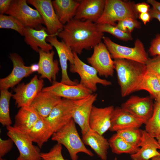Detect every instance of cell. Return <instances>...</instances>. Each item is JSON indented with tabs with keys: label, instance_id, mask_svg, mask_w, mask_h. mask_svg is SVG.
Returning a JSON list of instances; mask_svg holds the SVG:
<instances>
[{
	"label": "cell",
	"instance_id": "cell-1",
	"mask_svg": "<svg viewBox=\"0 0 160 160\" xmlns=\"http://www.w3.org/2000/svg\"><path fill=\"white\" fill-rule=\"evenodd\" d=\"M57 36L73 52L79 55L84 49L94 48L101 42L104 33L98 30L97 24L91 21L73 19L63 25Z\"/></svg>",
	"mask_w": 160,
	"mask_h": 160
},
{
	"label": "cell",
	"instance_id": "cell-2",
	"mask_svg": "<svg viewBox=\"0 0 160 160\" xmlns=\"http://www.w3.org/2000/svg\"><path fill=\"white\" fill-rule=\"evenodd\" d=\"M114 63L122 96L139 91L147 71L145 64L125 59H114Z\"/></svg>",
	"mask_w": 160,
	"mask_h": 160
},
{
	"label": "cell",
	"instance_id": "cell-3",
	"mask_svg": "<svg viewBox=\"0 0 160 160\" xmlns=\"http://www.w3.org/2000/svg\"><path fill=\"white\" fill-rule=\"evenodd\" d=\"M51 139L66 148L71 160H78V154L80 152L91 157L94 156L93 153L86 147L80 138L72 118L67 124L54 133Z\"/></svg>",
	"mask_w": 160,
	"mask_h": 160
},
{
	"label": "cell",
	"instance_id": "cell-4",
	"mask_svg": "<svg viewBox=\"0 0 160 160\" xmlns=\"http://www.w3.org/2000/svg\"><path fill=\"white\" fill-rule=\"evenodd\" d=\"M135 4L130 1L106 0L103 12L97 21V24H108L116 26L115 22L127 18L136 19L138 16Z\"/></svg>",
	"mask_w": 160,
	"mask_h": 160
},
{
	"label": "cell",
	"instance_id": "cell-5",
	"mask_svg": "<svg viewBox=\"0 0 160 160\" xmlns=\"http://www.w3.org/2000/svg\"><path fill=\"white\" fill-rule=\"evenodd\" d=\"M111 57L114 59H125L145 64L148 58L144 45L139 39L135 40L133 47L118 44L106 36L103 38Z\"/></svg>",
	"mask_w": 160,
	"mask_h": 160
},
{
	"label": "cell",
	"instance_id": "cell-6",
	"mask_svg": "<svg viewBox=\"0 0 160 160\" xmlns=\"http://www.w3.org/2000/svg\"><path fill=\"white\" fill-rule=\"evenodd\" d=\"M26 0H12L9 9L5 13L20 21L25 27L36 29L44 28V21L39 12L28 5Z\"/></svg>",
	"mask_w": 160,
	"mask_h": 160
},
{
	"label": "cell",
	"instance_id": "cell-7",
	"mask_svg": "<svg viewBox=\"0 0 160 160\" xmlns=\"http://www.w3.org/2000/svg\"><path fill=\"white\" fill-rule=\"evenodd\" d=\"M6 128L7 135L13 140L19 152L16 160H42L40 148L33 144L26 133L11 126Z\"/></svg>",
	"mask_w": 160,
	"mask_h": 160
},
{
	"label": "cell",
	"instance_id": "cell-8",
	"mask_svg": "<svg viewBox=\"0 0 160 160\" xmlns=\"http://www.w3.org/2000/svg\"><path fill=\"white\" fill-rule=\"evenodd\" d=\"M73 53L74 63L70 65V71L79 75L81 79L80 84L93 92L97 90L98 84L104 86L111 84V81L99 78L97 75V71L94 68L84 63L79 58L78 54L75 52Z\"/></svg>",
	"mask_w": 160,
	"mask_h": 160
},
{
	"label": "cell",
	"instance_id": "cell-9",
	"mask_svg": "<svg viewBox=\"0 0 160 160\" xmlns=\"http://www.w3.org/2000/svg\"><path fill=\"white\" fill-rule=\"evenodd\" d=\"M44 83L43 79H39L35 75L28 83H22L14 88V93L12 97L15 100L17 107L30 106L34 99L41 92Z\"/></svg>",
	"mask_w": 160,
	"mask_h": 160
},
{
	"label": "cell",
	"instance_id": "cell-10",
	"mask_svg": "<svg viewBox=\"0 0 160 160\" xmlns=\"http://www.w3.org/2000/svg\"><path fill=\"white\" fill-rule=\"evenodd\" d=\"M87 60L100 76L107 77L113 75L114 61L104 43L101 42L93 48L92 54L87 58Z\"/></svg>",
	"mask_w": 160,
	"mask_h": 160
},
{
	"label": "cell",
	"instance_id": "cell-11",
	"mask_svg": "<svg viewBox=\"0 0 160 160\" xmlns=\"http://www.w3.org/2000/svg\"><path fill=\"white\" fill-rule=\"evenodd\" d=\"M28 3L33 6L41 15L50 35L57 36L63 28V25L59 21L51 0H28Z\"/></svg>",
	"mask_w": 160,
	"mask_h": 160
},
{
	"label": "cell",
	"instance_id": "cell-12",
	"mask_svg": "<svg viewBox=\"0 0 160 160\" xmlns=\"http://www.w3.org/2000/svg\"><path fill=\"white\" fill-rule=\"evenodd\" d=\"M9 57L13 63V69L9 75L0 79V89L12 88L18 84L23 78L35 72L32 65L30 66L25 65L22 58L17 54L11 53Z\"/></svg>",
	"mask_w": 160,
	"mask_h": 160
},
{
	"label": "cell",
	"instance_id": "cell-13",
	"mask_svg": "<svg viewBox=\"0 0 160 160\" xmlns=\"http://www.w3.org/2000/svg\"><path fill=\"white\" fill-rule=\"evenodd\" d=\"M97 97V94L92 93L82 99L73 100L72 119L80 128L82 135L90 129L89 119L93 104Z\"/></svg>",
	"mask_w": 160,
	"mask_h": 160
},
{
	"label": "cell",
	"instance_id": "cell-14",
	"mask_svg": "<svg viewBox=\"0 0 160 160\" xmlns=\"http://www.w3.org/2000/svg\"><path fill=\"white\" fill-rule=\"evenodd\" d=\"M73 107V100L62 98L49 116L45 118L54 133L67 124L72 118Z\"/></svg>",
	"mask_w": 160,
	"mask_h": 160
},
{
	"label": "cell",
	"instance_id": "cell-15",
	"mask_svg": "<svg viewBox=\"0 0 160 160\" xmlns=\"http://www.w3.org/2000/svg\"><path fill=\"white\" fill-rule=\"evenodd\" d=\"M42 91L49 92L58 97L72 100L82 99L93 93L79 83L71 85L55 81L49 86L43 88Z\"/></svg>",
	"mask_w": 160,
	"mask_h": 160
},
{
	"label": "cell",
	"instance_id": "cell-16",
	"mask_svg": "<svg viewBox=\"0 0 160 160\" xmlns=\"http://www.w3.org/2000/svg\"><path fill=\"white\" fill-rule=\"evenodd\" d=\"M46 41L55 48L58 54L62 72L60 82L71 85L77 84L69 78L67 71L68 61H69L70 65L74 63V54L71 48L63 41H59L56 36L48 37Z\"/></svg>",
	"mask_w": 160,
	"mask_h": 160
},
{
	"label": "cell",
	"instance_id": "cell-17",
	"mask_svg": "<svg viewBox=\"0 0 160 160\" xmlns=\"http://www.w3.org/2000/svg\"><path fill=\"white\" fill-rule=\"evenodd\" d=\"M121 108L146 123L153 114L154 104L150 97L133 96L123 103Z\"/></svg>",
	"mask_w": 160,
	"mask_h": 160
},
{
	"label": "cell",
	"instance_id": "cell-18",
	"mask_svg": "<svg viewBox=\"0 0 160 160\" xmlns=\"http://www.w3.org/2000/svg\"><path fill=\"white\" fill-rule=\"evenodd\" d=\"M111 126L109 130L111 132L130 128H139L146 122L125 111L121 107L114 108L111 116Z\"/></svg>",
	"mask_w": 160,
	"mask_h": 160
},
{
	"label": "cell",
	"instance_id": "cell-19",
	"mask_svg": "<svg viewBox=\"0 0 160 160\" xmlns=\"http://www.w3.org/2000/svg\"><path fill=\"white\" fill-rule=\"evenodd\" d=\"M114 109L110 105L103 108L93 106L89 120L90 129L103 135L109 130L111 126V116Z\"/></svg>",
	"mask_w": 160,
	"mask_h": 160
},
{
	"label": "cell",
	"instance_id": "cell-20",
	"mask_svg": "<svg viewBox=\"0 0 160 160\" xmlns=\"http://www.w3.org/2000/svg\"><path fill=\"white\" fill-rule=\"evenodd\" d=\"M105 0L80 1L74 19L80 20H90L95 23L103 12Z\"/></svg>",
	"mask_w": 160,
	"mask_h": 160
},
{
	"label": "cell",
	"instance_id": "cell-21",
	"mask_svg": "<svg viewBox=\"0 0 160 160\" xmlns=\"http://www.w3.org/2000/svg\"><path fill=\"white\" fill-rule=\"evenodd\" d=\"M56 36L49 35L46 28L39 29L25 27L23 30L24 41L31 48L38 52L40 49L46 52L52 50V46L47 42V38L51 36Z\"/></svg>",
	"mask_w": 160,
	"mask_h": 160
},
{
	"label": "cell",
	"instance_id": "cell-22",
	"mask_svg": "<svg viewBox=\"0 0 160 160\" xmlns=\"http://www.w3.org/2000/svg\"><path fill=\"white\" fill-rule=\"evenodd\" d=\"M38 52L39 59L38 73L41 75V79L46 78L52 83L56 81L57 75L60 70L58 61L54 60L55 52L52 51L46 52L39 49Z\"/></svg>",
	"mask_w": 160,
	"mask_h": 160
},
{
	"label": "cell",
	"instance_id": "cell-23",
	"mask_svg": "<svg viewBox=\"0 0 160 160\" xmlns=\"http://www.w3.org/2000/svg\"><path fill=\"white\" fill-rule=\"evenodd\" d=\"M62 98L49 92L41 91L34 99L30 107L41 118H46Z\"/></svg>",
	"mask_w": 160,
	"mask_h": 160
},
{
	"label": "cell",
	"instance_id": "cell-24",
	"mask_svg": "<svg viewBox=\"0 0 160 160\" xmlns=\"http://www.w3.org/2000/svg\"><path fill=\"white\" fill-rule=\"evenodd\" d=\"M140 148L136 153L130 155L132 160H149L153 157L160 156L157 149L160 150V145L155 138L143 130Z\"/></svg>",
	"mask_w": 160,
	"mask_h": 160
},
{
	"label": "cell",
	"instance_id": "cell-25",
	"mask_svg": "<svg viewBox=\"0 0 160 160\" xmlns=\"http://www.w3.org/2000/svg\"><path fill=\"white\" fill-rule=\"evenodd\" d=\"M82 137L85 145L89 146L102 160H107L110 146L108 140L103 135L90 129Z\"/></svg>",
	"mask_w": 160,
	"mask_h": 160
},
{
	"label": "cell",
	"instance_id": "cell-26",
	"mask_svg": "<svg viewBox=\"0 0 160 160\" xmlns=\"http://www.w3.org/2000/svg\"><path fill=\"white\" fill-rule=\"evenodd\" d=\"M26 133L33 143L41 149L54 133L45 118H40Z\"/></svg>",
	"mask_w": 160,
	"mask_h": 160
},
{
	"label": "cell",
	"instance_id": "cell-27",
	"mask_svg": "<svg viewBox=\"0 0 160 160\" xmlns=\"http://www.w3.org/2000/svg\"><path fill=\"white\" fill-rule=\"evenodd\" d=\"M52 3L59 21L64 25L74 17L80 2L73 0H55Z\"/></svg>",
	"mask_w": 160,
	"mask_h": 160
},
{
	"label": "cell",
	"instance_id": "cell-28",
	"mask_svg": "<svg viewBox=\"0 0 160 160\" xmlns=\"http://www.w3.org/2000/svg\"><path fill=\"white\" fill-rule=\"evenodd\" d=\"M41 117L30 106L20 108L15 116L13 127L25 133Z\"/></svg>",
	"mask_w": 160,
	"mask_h": 160
},
{
	"label": "cell",
	"instance_id": "cell-29",
	"mask_svg": "<svg viewBox=\"0 0 160 160\" xmlns=\"http://www.w3.org/2000/svg\"><path fill=\"white\" fill-rule=\"evenodd\" d=\"M108 141L112 152L116 154L125 153L131 155L137 153L140 148L127 142L116 133L113 135Z\"/></svg>",
	"mask_w": 160,
	"mask_h": 160
},
{
	"label": "cell",
	"instance_id": "cell-30",
	"mask_svg": "<svg viewBox=\"0 0 160 160\" xmlns=\"http://www.w3.org/2000/svg\"><path fill=\"white\" fill-rule=\"evenodd\" d=\"M12 94L8 89H0V122L6 127L11 126L12 124L9 113V103Z\"/></svg>",
	"mask_w": 160,
	"mask_h": 160
},
{
	"label": "cell",
	"instance_id": "cell-31",
	"mask_svg": "<svg viewBox=\"0 0 160 160\" xmlns=\"http://www.w3.org/2000/svg\"><path fill=\"white\" fill-rule=\"evenodd\" d=\"M142 90L148 91L155 100L160 92V83L158 77L147 69L140 87L139 90Z\"/></svg>",
	"mask_w": 160,
	"mask_h": 160
},
{
	"label": "cell",
	"instance_id": "cell-32",
	"mask_svg": "<svg viewBox=\"0 0 160 160\" xmlns=\"http://www.w3.org/2000/svg\"><path fill=\"white\" fill-rule=\"evenodd\" d=\"M145 130L157 139L160 134V103L154 104L153 114L145 124Z\"/></svg>",
	"mask_w": 160,
	"mask_h": 160
},
{
	"label": "cell",
	"instance_id": "cell-33",
	"mask_svg": "<svg viewBox=\"0 0 160 160\" xmlns=\"http://www.w3.org/2000/svg\"><path fill=\"white\" fill-rule=\"evenodd\" d=\"M143 130L139 128H130L118 131L116 133L127 142L139 147Z\"/></svg>",
	"mask_w": 160,
	"mask_h": 160
},
{
	"label": "cell",
	"instance_id": "cell-34",
	"mask_svg": "<svg viewBox=\"0 0 160 160\" xmlns=\"http://www.w3.org/2000/svg\"><path fill=\"white\" fill-rule=\"evenodd\" d=\"M25 28L23 25L14 17L10 15H0V28L11 29L23 36Z\"/></svg>",
	"mask_w": 160,
	"mask_h": 160
},
{
	"label": "cell",
	"instance_id": "cell-35",
	"mask_svg": "<svg viewBox=\"0 0 160 160\" xmlns=\"http://www.w3.org/2000/svg\"><path fill=\"white\" fill-rule=\"evenodd\" d=\"M97 26L99 31L103 33H108L120 39L127 41L133 39L131 33H125L116 26L108 24H97Z\"/></svg>",
	"mask_w": 160,
	"mask_h": 160
},
{
	"label": "cell",
	"instance_id": "cell-36",
	"mask_svg": "<svg viewBox=\"0 0 160 160\" xmlns=\"http://www.w3.org/2000/svg\"><path fill=\"white\" fill-rule=\"evenodd\" d=\"M116 26L125 33H131L135 28H140L141 24L136 19L127 18L118 21Z\"/></svg>",
	"mask_w": 160,
	"mask_h": 160
},
{
	"label": "cell",
	"instance_id": "cell-37",
	"mask_svg": "<svg viewBox=\"0 0 160 160\" xmlns=\"http://www.w3.org/2000/svg\"><path fill=\"white\" fill-rule=\"evenodd\" d=\"M62 145L57 143L49 152L41 153L42 160H67L62 155Z\"/></svg>",
	"mask_w": 160,
	"mask_h": 160
},
{
	"label": "cell",
	"instance_id": "cell-38",
	"mask_svg": "<svg viewBox=\"0 0 160 160\" xmlns=\"http://www.w3.org/2000/svg\"><path fill=\"white\" fill-rule=\"evenodd\" d=\"M147 69L160 77V56L153 58H148L145 64Z\"/></svg>",
	"mask_w": 160,
	"mask_h": 160
},
{
	"label": "cell",
	"instance_id": "cell-39",
	"mask_svg": "<svg viewBox=\"0 0 160 160\" xmlns=\"http://www.w3.org/2000/svg\"><path fill=\"white\" fill-rule=\"evenodd\" d=\"M14 144L13 140L9 137L7 139L0 138V157L3 158L11 151Z\"/></svg>",
	"mask_w": 160,
	"mask_h": 160
},
{
	"label": "cell",
	"instance_id": "cell-40",
	"mask_svg": "<svg viewBox=\"0 0 160 160\" xmlns=\"http://www.w3.org/2000/svg\"><path fill=\"white\" fill-rule=\"evenodd\" d=\"M149 51L152 56H160V34H157L152 40Z\"/></svg>",
	"mask_w": 160,
	"mask_h": 160
},
{
	"label": "cell",
	"instance_id": "cell-41",
	"mask_svg": "<svg viewBox=\"0 0 160 160\" xmlns=\"http://www.w3.org/2000/svg\"><path fill=\"white\" fill-rule=\"evenodd\" d=\"M134 7L136 12L140 13L148 12L150 9V6L145 2L135 4Z\"/></svg>",
	"mask_w": 160,
	"mask_h": 160
},
{
	"label": "cell",
	"instance_id": "cell-42",
	"mask_svg": "<svg viewBox=\"0 0 160 160\" xmlns=\"http://www.w3.org/2000/svg\"><path fill=\"white\" fill-rule=\"evenodd\" d=\"M12 0H0V14H4L7 12L9 8Z\"/></svg>",
	"mask_w": 160,
	"mask_h": 160
},
{
	"label": "cell",
	"instance_id": "cell-43",
	"mask_svg": "<svg viewBox=\"0 0 160 160\" xmlns=\"http://www.w3.org/2000/svg\"><path fill=\"white\" fill-rule=\"evenodd\" d=\"M138 18L143 21V24L145 25L150 22L151 19L150 15L148 12L140 13L138 15Z\"/></svg>",
	"mask_w": 160,
	"mask_h": 160
},
{
	"label": "cell",
	"instance_id": "cell-44",
	"mask_svg": "<svg viewBox=\"0 0 160 160\" xmlns=\"http://www.w3.org/2000/svg\"><path fill=\"white\" fill-rule=\"evenodd\" d=\"M151 19L156 18L160 22V12L155 8L152 7L151 8L148 12Z\"/></svg>",
	"mask_w": 160,
	"mask_h": 160
},
{
	"label": "cell",
	"instance_id": "cell-45",
	"mask_svg": "<svg viewBox=\"0 0 160 160\" xmlns=\"http://www.w3.org/2000/svg\"><path fill=\"white\" fill-rule=\"evenodd\" d=\"M147 2L160 12V2L155 0H148Z\"/></svg>",
	"mask_w": 160,
	"mask_h": 160
},
{
	"label": "cell",
	"instance_id": "cell-46",
	"mask_svg": "<svg viewBox=\"0 0 160 160\" xmlns=\"http://www.w3.org/2000/svg\"><path fill=\"white\" fill-rule=\"evenodd\" d=\"M159 82L160 83V77H158ZM156 101L160 103V92L159 94V96L157 99L156 100Z\"/></svg>",
	"mask_w": 160,
	"mask_h": 160
},
{
	"label": "cell",
	"instance_id": "cell-47",
	"mask_svg": "<svg viewBox=\"0 0 160 160\" xmlns=\"http://www.w3.org/2000/svg\"><path fill=\"white\" fill-rule=\"evenodd\" d=\"M151 160H160V156H155L151 159Z\"/></svg>",
	"mask_w": 160,
	"mask_h": 160
},
{
	"label": "cell",
	"instance_id": "cell-48",
	"mask_svg": "<svg viewBox=\"0 0 160 160\" xmlns=\"http://www.w3.org/2000/svg\"><path fill=\"white\" fill-rule=\"evenodd\" d=\"M156 139L157 140L159 145H160V134Z\"/></svg>",
	"mask_w": 160,
	"mask_h": 160
},
{
	"label": "cell",
	"instance_id": "cell-49",
	"mask_svg": "<svg viewBox=\"0 0 160 160\" xmlns=\"http://www.w3.org/2000/svg\"><path fill=\"white\" fill-rule=\"evenodd\" d=\"M0 160H8L5 159H3V158L0 157Z\"/></svg>",
	"mask_w": 160,
	"mask_h": 160
},
{
	"label": "cell",
	"instance_id": "cell-50",
	"mask_svg": "<svg viewBox=\"0 0 160 160\" xmlns=\"http://www.w3.org/2000/svg\"><path fill=\"white\" fill-rule=\"evenodd\" d=\"M114 160H118L116 157H115Z\"/></svg>",
	"mask_w": 160,
	"mask_h": 160
}]
</instances>
